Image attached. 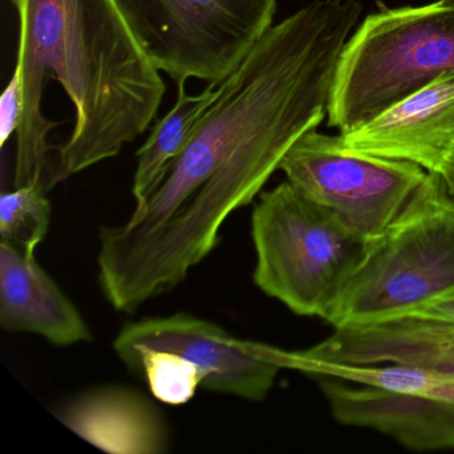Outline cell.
Segmentation results:
<instances>
[{"label":"cell","instance_id":"1","mask_svg":"<svg viewBox=\"0 0 454 454\" xmlns=\"http://www.w3.org/2000/svg\"><path fill=\"white\" fill-rule=\"evenodd\" d=\"M357 0H313L273 25L219 83L190 142L129 219L103 240L142 283L179 286L219 243L231 214L262 192L289 148L328 114Z\"/></svg>","mask_w":454,"mask_h":454},{"label":"cell","instance_id":"2","mask_svg":"<svg viewBox=\"0 0 454 454\" xmlns=\"http://www.w3.org/2000/svg\"><path fill=\"white\" fill-rule=\"evenodd\" d=\"M23 111L14 188L47 191L115 158L166 95L161 71L116 0H12Z\"/></svg>","mask_w":454,"mask_h":454},{"label":"cell","instance_id":"3","mask_svg":"<svg viewBox=\"0 0 454 454\" xmlns=\"http://www.w3.org/2000/svg\"><path fill=\"white\" fill-rule=\"evenodd\" d=\"M454 288V196L427 172L397 219L365 254L324 320L342 328L403 317Z\"/></svg>","mask_w":454,"mask_h":454},{"label":"cell","instance_id":"4","mask_svg":"<svg viewBox=\"0 0 454 454\" xmlns=\"http://www.w3.org/2000/svg\"><path fill=\"white\" fill-rule=\"evenodd\" d=\"M349 36L334 73L328 126L340 134L454 74V0L387 9L377 0Z\"/></svg>","mask_w":454,"mask_h":454},{"label":"cell","instance_id":"5","mask_svg":"<svg viewBox=\"0 0 454 454\" xmlns=\"http://www.w3.org/2000/svg\"><path fill=\"white\" fill-rule=\"evenodd\" d=\"M259 199L251 225L254 284L296 315L324 320L368 240L289 182Z\"/></svg>","mask_w":454,"mask_h":454},{"label":"cell","instance_id":"6","mask_svg":"<svg viewBox=\"0 0 454 454\" xmlns=\"http://www.w3.org/2000/svg\"><path fill=\"white\" fill-rule=\"evenodd\" d=\"M116 2L153 65L176 83H222L278 12V0Z\"/></svg>","mask_w":454,"mask_h":454},{"label":"cell","instance_id":"7","mask_svg":"<svg viewBox=\"0 0 454 454\" xmlns=\"http://www.w3.org/2000/svg\"><path fill=\"white\" fill-rule=\"evenodd\" d=\"M278 169L300 192L333 211L369 240L381 235L427 179V171L406 160L352 153L341 137L305 132Z\"/></svg>","mask_w":454,"mask_h":454},{"label":"cell","instance_id":"8","mask_svg":"<svg viewBox=\"0 0 454 454\" xmlns=\"http://www.w3.org/2000/svg\"><path fill=\"white\" fill-rule=\"evenodd\" d=\"M114 350L127 368L148 350L176 353L196 366L204 389L256 403L267 398L283 369L272 357L270 345L238 339L188 313L126 324Z\"/></svg>","mask_w":454,"mask_h":454},{"label":"cell","instance_id":"9","mask_svg":"<svg viewBox=\"0 0 454 454\" xmlns=\"http://www.w3.org/2000/svg\"><path fill=\"white\" fill-rule=\"evenodd\" d=\"M340 137L352 153L411 161L442 176L454 155V74Z\"/></svg>","mask_w":454,"mask_h":454},{"label":"cell","instance_id":"10","mask_svg":"<svg viewBox=\"0 0 454 454\" xmlns=\"http://www.w3.org/2000/svg\"><path fill=\"white\" fill-rule=\"evenodd\" d=\"M334 419L369 427L414 451L454 449V403L427 395L316 377Z\"/></svg>","mask_w":454,"mask_h":454},{"label":"cell","instance_id":"11","mask_svg":"<svg viewBox=\"0 0 454 454\" xmlns=\"http://www.w3.org/2000/svg\"><path fill=\"white\" fill-rule=\"evenodd\" d=\"M294 352L308 360L349 365L401 364L454 379V324L400 317L342 326L318 344Z\"/></svg>","mask_w":454,"mask_h":454},{"label":"cell","instance_id":"12","mask_svg":"<svg viewBox=\"0 0 454 454\" xmlns=\"http://www.w3.org/2000/svg\"><path fill=\"white\" fill-rule=\"evenodd\" d=\"M0 325L12 333H34L58 347L91 341L78 308L30 257L0 243Z\"/></svg>","mask_w":454,"mask_h":454},{"label":"cell","instance_id":"13","mask_svg":"<svg viewBox=\"0 0 454 454\" xmlns=\"http://www.w3.org/2000/svg\"><path fill=\"white\" fill-rule=\"evenodd\" d=\"M55 416L76 434L115 454H160L168 433L158 409L140 393L98 387L74 398Z\"/></svg>","mask_w":454,"mask_h":454},{"label":"cell","instance_id":"14","mask_svg":"<svg viewBox=\"0 0 454 454\" xmlns=\"http://www.w3.org/2000/svg\"><path fill=\"white\" fill-rule=\"evenodd\" d=\"M185 82L177 83V99L151 131L145 145L137 151V171L132 195L137 206H142L168 174L185 145L190 142L201 116L219 95V83H209L203 92L190 95Z\"/></svg>","mask_w":454,"mask_h":454},{"label":"cell","instance_id":"15","mask_svg":"<svg viewBox=\"0 0 454 454\" xmlns=\"http://www.w3.org/2000/svg\"><path fill=\"white\" fill-rule=\"evenodd\" d=\"M276 363L283 369H294L312 377H336L357 384L373 385L397 392L427 395L435 400L454 403V379L427 369L401 364L379 365H349L308 360L294 350L272 347Z\"/></svg>","mask_w":454,"mask_h":454},{"label":"cell","instance_id":"16","mask_svg":"<svg viewBox=\"0 0 454 454\" xmlns=\"http://www.w3.org/2000/svg\"><path fill=\"white\" fill-rule=\"evenodd\" d=\"M43 183L4 192L0 196V243L14 247L27 256H35L51 223L52 207Z\"/></svg>","mask_w":454,"mask_h":454},{"label":"cell","instance_id":"17","mask_svg":"<svg viewBox=\"0 0 454 454\" xmlns=\"http://www.w3.org/2000/svg\"><path fill=\"white\" fill-rule=\"evenodd\" d=\"M129 369L145 380L153 397L168 405L187 403L201 387V376L196 366L176 353L148 350Z\"/></svg>","mask_w":454,"mask_h":454},{"label":"cell","instance_id":"18","mask_svg":"<svg viewBox=\"0 0 454 454\" xmlns=\"http://www.w3.org/2000/svg\"><path fill=\"white\" fill-rule=\"evenodd\" d=\"M22 111V86H20V74L14 70L12 81L0 98V147L4 148L12 134H17Z\"/></svg>","mask_w":454,"mask_h":454},{"label":"cell","instance_id":"19","mask_svg":"<svg viewBox=\"0 0 454 454\" xmlns=\"http://www.w3.org/2000/svg\"><path fill=\"white\" fill-rule=\"evenodd\" d=\"M403 317L425 318V320L454 324V288L449 289L445 294L419 305Z\"/></svg>","mask_w":454,"mask_h":454},{"label":"cell","instance_id":"20","mask_svg":"<svg viewBox=\"0 0 454 454\" xmlns=\"http://www.w3.org/2000/svg\"><path fill=\"white\" fill-rule=\"evenodd\" d=\"M442 179L450 195L454 196V155L451 156L450 161L442 174Z\"/></svg>","mask_w":454,"mask_h":454}]
</instances>
